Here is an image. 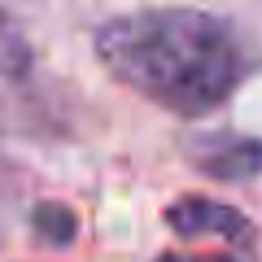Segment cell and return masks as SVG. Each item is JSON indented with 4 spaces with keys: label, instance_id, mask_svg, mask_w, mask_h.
Masks as SVG:
<instances>
[{
    "label": "cell",
    "instance_id": "cell-1",
    "mask_svg": "<svg viewBox=\"0 0 262 262\" xmlns=\"http://www.w3.org/2000/svg\"><path fill=\"white\" fill-rule=\"evenodd\" d=\"M101 66L136 96L184 118L219 110L249 75V53L227 18L206 9H136L96 27Z\"/></svg>",
    "mask_w": 262,
    "mask_h": 262
},
{
    "label": "cell",
    "instance_id": "cell-2",
    "mask_svg": "<svg viewBox=\"0 0 262 262\" xmlns=\"http://www.w3.org/2000/svg\"><path fill=\"white\" fill-rule=\"evenodd\" d=\"M166 227L184 241H206V236H219V241L236 245V249L253 253V223L241 214L236 206H223V201H210V196H179L166 206Z\"/></svg>",
    "mask_w": 262,
    "mask_h": 262
},
{
    "label": "cell",
    "instance_id": "cell-3",
    "mask_svg": "<svg viewBox=\"0 0 262 262\" xmlns=\"http://www.w3.org/2000/svg\"><path fill=\"white\" fill-rule=\"evenodd\" d=\"M184 153L214 179H253L262 170V144L249 136H192Z\"/></svg>",
    "mask_w": 262,
    "mask_h": 262
},
{
    "label": "cell",
    "instance_id": "cell-4",
    "mask_svg": "<svg viewBox=\"0 0 262 262\" xmlns=\"http://www.w3.org/2000/svg\"><path fill=\"white\" fill-rule=\"evenodd\" d=\"M27 70H31V48L22 39V31L13 27V18L0 9V75L22 79Z\"/></svg>",
    "mask_w": 262,
    "mask_h": 262
},
{
    "label": "cell",
    "instance_id": "cell-5",
    "mask_svg": "<svg viewBox=\"0 0 262 262\" xmlns=\"http://www.w3.org/2000/svg\"><path fill=\"white\" fill-rule=\"evenodd\" d=\"M35 232H39V241H48V245H70L75 241V232H79V219H75V210H66V206H53V201H44V206L35 210Z\"/></svg>",
    "mask_w": 262,
    "mask_h": 262
},
{
    "label": "cell",
    "instance_id": "cell-6",
    "mask_svg": "<svg viewBox=\"0 0 262 262\" xmlns=\"http://www.w3.org/2000/svg\"><path fill=\"white\" fill-rule=\"evenodd\" d=\"M158 262H249V253H241V258H236V249H227V253H162Z\"/></svg>",
    "mask_w": 262,
    "mask_h": 262
}]
</instances>
